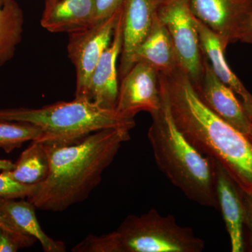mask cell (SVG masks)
<instances>
[{
  "label": "cell",
  "mask_w": 252,
  "mask_h": 252,
  "mask_svg": "<svg viewBox=\"0 0 252 252\" xmlns=\"http://www.w3.org/2000/svg\"><path fill=\"white\" fill-rule=\"evenodd\" d=\"M37 185H26L18 183L7 176L1 173L0 199L28 198L32 194L34 193Z\"/></svg>",
  "instance_id": "obj_21"
},
{
  "label": "cell",
  "mask_w": 252,
  "mask_h": 252,
  "mask_svg": "<svg viewBox=\"0 0 252 252\" xmlns=\"http://www.w3.org/2000/svg\"><path fill=\"white\" fill-rule=\"evenodd\" d=\"M36 242L35 238L29 235L0 228V252H16L20 249L32 246Z\"/></svg>",
  "instance_id": "obj_22"
},
{
  "label": "cell",
  "mask_w": 252,
  "mask_h": 252,
  "mask_svg": "<svg viewBox=\"0 0 252 252\" xmlns=\"http://www.w3.org/2000/svg\"><path fill=\"white\" fill-rule=\"evenodd\" d=\"M14 163L11 160L0 159V170L1 171H9L14 169Z\"/></svg>",
  "instance_id": "obj_28"
},
{
  "label": "cell",
  "mask_w": 252,
  "mask_h": 252,
  "mask_svg": "<svg viewBox=\"0 0 252 252\" xmlns=\"http://www.w3.org/2000/svg\"><path fill=\"white\" fill-rule=\"evenodd\" d=\"M158 16L170 34L180 69L197 87L203 75V56L188 0H162Z\"/></svg>",
  "instance_id": "obj_6"
},
{
  "label": "cell",
  "mask_w": 252,
  "mask_h": 252,
  "mask_svg": "<svg viewBox=\"0 0 252 252\" xmlns=\"http://www.w3.org/2000/svg\"><path fill=\"white\" fill-rule=\"evenodd\" d=\"M195 25L203 57L210 64L217 77L243 98L242 103H247L252 98V94L247 90L242 81L228 65L225 57L227 46L218 34L197 18H195Z\"/></svg>",
  "instance_id": "obj_16"
},
{
  "label": "cell",
  "mask_w": 252,
  "mask_h": 252,
  "mask_svg": "<svg viewBox=\"0 0 252 252\" xmlns=\"http://www.w3.org/2000/svg\"><path fill=\"white\" fill-rule=\"evenodd\" d=\"M194 17L216 33L228 46L239 25L252 11V0H188Z\"/></svg>",
  "instance_id": "obj_12"
},
{
  "label": "cell",
  "mask_w": 252,
  "mask_h": 252,
  "mask_svg": "<svg viewBox=\"0 0 252 252\" xmlns=\"http://www.w3.org/2000/svg\"><path fill=\"white\" fill-rule=\"evenodd\" d=\"M162 0H124L122 6L123 46L119 77L122 78L134 65L139 46L152 29Z\"/></svg>",
  "instance_id": "obj_9"
},
{
  "label": "cell",
  "mask_w": 252,
  "mask_h": 252,
  "mask_svg": "<svg viewBox=\"0 0 252 252\" xmlns=\"http://www.w3.org/2000/svg\"><path fill=\"white\" fill-rule=\"evenodd\" d=\"M24 15L15 0L0 1V67L14 57L22 40Z\"/></svg>",
  "instance_id": "obj_19"
},
{
  "label": "cell",
  "mask_w": 252,
  "mask_h": 252,
  "mask_svg": "<svg viewBox=\"0 0 252 252\" xmlns=\"http://www.w3.org/2000/svg\"><path fill=\"white\" fill-rule=\"evenodd\" d=\"M130 130L104 129L77 142L43 144L49 173L28 200L42 211L63 212L84 201L102 182L104 170L114 161Z\"/></svg>",
  "instance_id": "obj_1"
},
{
  "label": "cell",
  "mask_w": 252,
  "mask_h": 252,
  "mask_svg": "<svg viewBox=\"0 0 252 252\" xmlns=\"http://www.w3.org/2000/svg\"><path fill=\"white\" fill-rule=\"evenodd\" d=\"M8 1V0H0L1 1V4H2L4 1ZM54 1V0H44V1Z\"/></svg>",
  "instance_id": "obj_29"
},
{
  "label": "cell",
  "mask_w": 252,
  "mask_h": 252,
  "mask_svg": "<svg viewBox=\"0 0 252 252\" xmlns=\"http://www.w3.org/2000/svg\"><path fill=\"white\" fill-rule=\"evenodd\" d=\"M0 228H4V229H6L7 230H9V231L14 232V233H20V234H23V233H21L19 230L16 229V228L11 224V223L9 221V220H6L4 217L1 216L0 215ZM25 235V234H24Z\"/></svg>",
  "instance_id": "obj_26"
},
{
  "label": "cell",
  "mask_w": 252,
  "mask_h": 252,
  "mask_svg": "<svg viewBox=\"0 0 252 252\" xmlns=\"http://www.w3.org/2000/svg\"><path fill=\"white\" fill-rule=\"evenodd\" d=\"M205 242L193 229L181 226L173 215L152 209L140 216L129 215L114 231L90 234L73 252H201Z\"/></svg>",
  "instance_id": "obj_4"
},
{
  "label": "cell",
  "mask_w": 252,
  "mask_h": 252,
  "mask_svg": "<svg viewBox=\"0 0 252 252\" xmlns=\"http://www.w3.org/2000/svg\"><path fill=\"white\" fill-rule=\"evenodd\" d=\"M161 104L159 73L148 63L136 62L121 80L116 111L135 119L140 112H157Z\"/></svg>",
  "instance_id": "obj_8"
},
{
  "label": "cell",
  "mask_w": 252,
  "mask_h": 252,
  "mask_svg": "<svg viewBox=\"0 0 252 252\" xmlns=\"http://www.w3.org/2000/svg\"><path fill=\"white\" fill-rule=\"evenodd\" d=\"M251 140V142H252V140Z\"/></svg>",
  "instance_id": "obj_30"
},
{
  "label": "cell",
  "mask_w": 252,
  "mask_h": 252,
  "mask_svg": "<svg viewBox=\"0 0 252 252\" xmlns=\"http://www.w3.org/2000/svg\"><path fill=\"white\" fill-rule=\"evenodd\" d=\"M124 0H95L94 23L110 17L122 7Z\"/></svg>",
  "instance_id": "obj_23"
},
{
  "label": "cell",
  "mask_w": 252,
  "mask_h": 252,
  "mask_svg": "<svg viewBox=\"0 0 252 252\" xmlns=\"http://www.w3.org/2000/svg\"><path fill=\"white\" fill-rule=\"evenodd\" d=\"M49 162L44 144L39 141H32L26 150L20 156L13 170L1 174L18 183L26 185H37L47 178Z\"/></svg>",
  "instance_id": "obj_18"
},
{
  "label": "cell",
  "mask_w": 252,
  "mask_h": 252,
  "mask_svg": "<svg viewBox=\"0 0 252 252\" xmlns=\"http://www.w3.org/2000/svg\"><path fill=\"white\" fill-rule=\"evenodd\" d=\"M36 207L25 198L0 199V215L23 234L39 241L45 252H66L62 241L50 238L41 228L36 216Z\"/></svg>",
  "instance_id": "obj_17"
},
{
  "label": "cell",
  "mask_w": 252,
  "mask_h": 252,
  "mask_svg": "<svg viewBox=\"0 0 252 252\" xmlns=\"http://www.w3.org/2000/svg\"><path fill=\"white\" fill-rule=\"evenodd\" d=\"M95 0H54L45 1L41 26L53 33L84 31L94 24Z\"/></svg>",
  "instance_id": "obj_14"
},
{
  "label": "cell",
  "mask_w": 252,
  "mask_h": 252,
  "mask_svg": "<svg viewBox=\"0 0 252 252\" xmlns=\"http://www.w3.org/2000/svg\"><path fill=\"white\" fill-rule=\"evenodd\" d=\"M244 203L245 207V225H248L250 232V242L252 249V196L244 193Z\"/></svg>",
  "instance_id": "obj_25"
},
{
  "label": "cell",
  "mask_w": 252,
  "mask_h": 252,
  "mask_svg": "<svg viewBox=\"0 0 252 252\" xmlns=\"http://www.w3.org/2000/svg\"><path fill=\"white\" fill-rule=\"evenodd\" d=\"M159 79L176 126L203 155L217 160L245 194L252 196V142L212 112L199 98L187 74L178 68Z\"/></svg>",
  "instance_id": "obj_2"
},
{
  "label": "cell",
  "mask_w": 252,
  "mask_h": 252,
  "mask_svg": "<svg viewBox=\"0 0 252 252\" xmlns=\"http://www.w3.org/2000/svg\"><path fill=\"white\" fill-rule=\"evenodd\" d=\"M123 21L122 9L112 41L101 56L91 77L88 99L102 108L116 110L119 95L117 61L122 54Z\"/></svg>",
  "instance_id": "obj_11"
},
{
  "label": "cell",
  "mask_w": 252,
  "mask_h": 252,
  "mask_svg": "<svg viewBox=\"0 0 252 252\" xmlns=\"http://www.w3.org/2000/svg\"><path fill=\"white\" fill-rule=\"evenodd\" d=\"M160 85L161 107L151 114L152 123L148 131L157 166L189 200L219 208L211 158L200 153L179 130L160 81Z\"/></svg>",
  "instance_id": "obj_3"
},
{
  "label": "cell",
  "mask_w": 252,
  "mask_h": 252,
  "mask_svg": "<svg viewBox=\"0 0 252 252\" xmlns=\"http://www.w3.org/2000/svg\"><path fill=\"white\" fill-rule=\"evenodd\" d=\"M42 136L40 127L30 123L0 120V148L11 153L28 141H39Z\"/></svg>",
  "instance_id": "obj_20"
},
{
  "label": "cell",
  "mask_w": 252,
  "mask_h": 252,
  "mask_svg": "<svg viewBox=\"0 0 252 252\" xmlns=\"http://www.w3.org/2000/svg\"><path fill=\"white\" fill-rule=\"evenodd\" d=\"M0 120L38 126L42 131L39 142L43 144L71 143L104 129L122 127L131 130L135 126V119L76 97L70 102H56L41 108L0 109Z\"/></svg>",
  "instance_id": "obj_5"
},
{
  "label": "cell",
  "mask_w": 252,
  "mask_h": 252,
  "mask_svg": "<svg viewBox=\"0 0 252 252\" xmlns=\"http://www.w3.org/2000/svg\"><path fill=\"white\" fill-rule=\"evenodd\" d=\"M237 41L252 44V11L244 18L239 25L235 36V42Z\"/></svg>",
  "instance_id": "obj_24"
},
{
  "label": "cell",
  "mask_w": 252,
  "mask_h": 252,
  "mask_svg": "<svg viewBox=\"0 0 252 252\" xmlns=\"http://www.w3.org/2000/svg\"><path fill=\"white\" fill-rule=\"evenodd\" d=\"M194 89L212 112L250 139V121L243 103L235 97L234 91L217 77L204 57L201 81Z\"/></svg>",
  "instance_id": "obj_10"
},
{
  "label": "cell",
  "mask_w": 252,
  "mask_h": 252,
  "mask_svg": "<svg viewBox=\"0 0 252 252\" xmlns=\"http://www.w3.org/2000/svg\"><path fill=\"white\" fill-rule=\"evenodd\" d=\"M138 61L148 63L164 76L180 68L171 37L158 15L148 35L136 51L134 64Z\"/></svg>",
  "instance_id": "obj_15"
},
{
  "label": "cell",
  "mask_w": 252,
  "mask_h": 252,
  "mask_svg": "<svg viewBox=\"0 0 252 252\" xmlns=\"http://www.w3.org/2000/svg\"><path fill=\"white\" fill-rule=\"evenodd\" d=\"M244 109L250 121V129H251V135H250V140H252V98L246 104H243Z\"/></svg>",
  "instance_id": "obj_27"
},
{
  "label": "cell",
  "mask_w": 252,
  "mask_h": 252,
  "mask_svg": "<svg viewBox=\"0 0 252 252\" xmlns=\"http://www.w3.org/2000/svg\"><path fill=\"white\" fill-rule=\"evenodd\" d=\"M121 9L122 7L110 17L87 29L69 34L67 50L68 57L76 69V98L88 99L93 72L110 44Z\"/></svg>",
  "instance_id": "obj_7"
},
{
  "label": "cell",
  "mask_w": 252,
  "mask_h": 252,
  "mask_svg": "<svg viewBox=\"0 0 252 252\" xmlns=\"http://www.w3.org/2000/svg\"><path fill=\"white\" fill-rule=\"evenodd\" d=\"M211 160L217 203L229 235L231 251L243 252L245 250L243 228L245 222L244 192L220 162L213 158Z\"/></svg>",
  "instance_id": "obj_13"
}]
</instances>
